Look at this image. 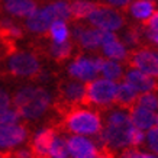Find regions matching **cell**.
Listing matches in <instances>:
<instances>
[{"label":"cell","instance_id":"obj_1","mask_svg":"<svg viewBox=\"0 0 158 158\" xmlns=\"http://www.w3.org/2000/svg\"><path fill=\"white\" fill-rule=\"evenodd\" d=\"M134 125L131 122L129 112L123 109L110 110L106 116V125L96 135V142L110 151H123L131 147V135Z\"/></svg>","mask_w":158,"mask_h":158},{"label":"cell","instance_id":"obj_2","mask_svg":"<svg viewBox=\"0 0 158 158\" xmlns=\"http://www.w3.org/2000/svg\"><path fill=\"white\" fill-rule=\"evenodd\" d=\"M52 102L51 93L44 87L25 86L20 87L12 97V105L18 109L20 118L26 120L39 119L49 109Z\"/></svg>","mask_w":158,"mask_h":158},{"label":"cell","instance_id":"obj_3","mask_svg":"<svg viewBox=\"0 0 158 158\" xmlns=\"http://www.w3.org/2000/svg\"><path fill=\"white\" fill-rule=\"evenodd\" d=\"M65 126L71 134L96 136L103 128V122L94 110L81 107V109H74L68 113Z\"/></svg>","mask_w":158,"mask_h":158},{"label":"cell","instance_id":"obj_4","mask_svg":"<svg viewBox=\"0 0 158 158\" xmlns=\"http://www.w3.org/2000/svg\"><path fill=\"white\" fill-rule=\"evenodd\" d=\"M116 87H118V81L105 77H96L94 80L87 83L86 100L99 107L110 106L116 102Z\"/></svg>","mask_w":158,"mask_h":158},{"label":"cell","instance_id":"obj_5","mask_svg":"<svg viewBox=\"0 0 158 158\" xmlns=\"http://www.w3.org/2000/svg\"><path fill=\"white\" fill-rule=\"evenodd\" d=\"M71 36L76 39V42L87 51H94L100 49V47L106 41L116 36L113 31H106V29H99L94 26H84V25H76L71 29Z\"/></svg>","mask_w":158,"mask_h":158},{"label":"cell","instance_id":"obj_6","mask_svg":"<svg viewBox=\"0 0 158 158\" xmlns=\"http://www.w3.org/2000/svg\"><path fill=\"white\" fill-rule=\"evenodd\" d=\"M105 57H89V55H80L74 58L67 67L68 76L83 83H90L96 77L100 76L102 62Z\"/></svg>","mask_w":158,"mask_h":158},{"label":"cell","instance_id":"obj_7","mask_svg":"<svg viewBox=\"0 0 158 158\" xmlns=\"http://www.w3.org/2000/svg\"><path fill=\"white\" fill-rule=\"evenodd\" d=\"M87 22L90 26L106 31L118 32L123 28L125 19L122 13L112 6H96L93 12L87 16Z\"/></svg>","mask_w":158,"mask_h":158},{"label":"cell","instance_id":"obj_8","mask_svg":"<svg viewBox=\"0 0 158 158\" xmlns=\"http://www.w3.org/2000/svg\"><path fill=\"white\" fill-rule=\"evenodd\" d=\"M6 65L12 76L20 77V78L34 77L41 70V64L36 55L28 51H18V52L10 54Z\"/></svg>","mask_w":158,"mask_h":158},{"label":"cell","instance_id":"obj_9","mask_svg":"<svg viewBox=\"0 0 158 158\" xmlns=\"http://www.w3.org/2000/svg\"><path fill=\"white\" fill-rule=\"evenodd\" d=\"M57 19L58 16L57 12H55V7H54L52 3H49V5L44 6L41 9L36 7L34 13H31L25 19V26L32 34H47L51 23Z\"/></svg>","mask_w":158,"mask_h":158},{"label":"cell","instance_id":"obj_10","mask_svg":"<svg viewBox=\"0 0 158 158\" xmlns=\"http://www.w3.org/2000/svg\"><path fill=\"white\" fill-rule=\"evenodd\" d=\"M68 152L73 158H97L100 154V148L94 139L87 135L73 134L67 138Z\"/></svg>","mask_w":158,"mask_h":158},{"label":"cell","instance_id":"obj_11","mask_svg":"<svg viewBox=\"0 0 158 158\" xmlns=\"http://www.w3.org/2000/svg\"><path fill=\"white\" fill-rule=\"evenodd\" d=\"M28 139V131L23 125L12 123L0 128V151H10L22 147Z\"/></svg>","mask_w":158,"mask_h":158},{"label":"cell","instance_id":"obj_12","mask_svg":"<svg viewBox=\"0 0 158 158\" xmlns=\"http://www.w3.org/2000/svg\"><path fill=\"white\" fill-rule=\"evenodd\" d=\"M132 67L157 78L158 77V52L151 48L136 49L131 57Z\"/></svg>","mask_w":158,"mask_h":158},{"label":"cell","instance_id":"obj_13","mask_svg":"<svg viewBox=\"0 0 158 158\" xmlns=\"http://www.w3.org/2000/svg\"><path fill=\"white\" fill-rule=\"evenodd\" d=\"M123 80L129 83L139 94H141V93H147V91L155 90V86H157L154 77L145 74V73H142L141 70H138V68H135V67L129 68L128 71L125 73Z\"/></svg>","mask_w":158,"mask_h":158},{"label":"cell","instance_id":"obj_14","mask_svg":"<svg viewBox=\"0 0 158 158\" xmlns=\"http://www.w3.org/2000/svg\"><path fill=\"white\" fill-rule=\"evenodd\" d=\"M2 5L6 13L18 19H26L38 7L35 0H3Z\"/></svg>","mask_w":158,"mask_h":158},{"label":"cell","instance_id":"obj_15","mask_svg":"<svg viewBox=\"0 0 158 158\" xmlns=\"http://www.w3.org/2000/svg\"><path fill=\"white\" fill-rule=\"evenodd\" d=\"M155 113L157 112H152V110L147 109V107H142V106L135 103L134 107L129 112V118L135 128L147 132L152 126H155Z\"/></svg>","mask_w":158,"mask_h":158},{"label":"cell","instance_id":"obj_16","mask_svg":"<svg viewBox=\"0 0 158 158\" xmlns=\"http://www.w3.org/2000/svg\"><path fill=\"white\" fill-rule=\"evenodd\" d=\"M102 54L105 58H109V60H116V61H125L129 52H128V47L122 42V39H119L118 36H113L110 38L109 41H106L103 45L100 47Z\"/></svg>","mask_w":158,"mask_h":158},{"label":"cell","instance_id":"obj_17","mask_svg":"<svg viewBox=\"0 0 158 158\" xmlns=\"http://www.w3.org/2000/svg\"><path fill=\"white\" fill-rule=\"evenodd\" d=\"M129 15L138 22H148L155 13V2L154 0H132L128 6Z\"/></svg>","mask_w":158,"mask_h":158},{"label":"cell","instance_id":"obj_18","mask_svg":"<svg viewBox=\"0 0 158 158\" xmlns=\"http://www.w3.org/2000/svg\"><path fill=\"white\" fill-rule=\"evenodd\" d=\"M55 132L49 128H41L34 134L32 136V151L34 154L39 155V157H45L48 155L49 145L52 142Z\"/></svg>","mask_w":158,"mask_h":158},{"label":"cell","instance_id":"obj_19","mask_svg":"<svg viewBox=\"0 0 158 158\" xmlns=\"http://www.w3.org/2000/svg\"><path fill=\"white\" fill-rule=\"evenodd\" d=\"M87 84L78 80H70L62 84V97L68 103H81L86 100Z\"/></svg>","mask_w":158,"mask_h":158},{"label":"cell","instance_id":"obj_20","mask_svg":"<svg viewBox=\"0 0 158 158\" xmlns=\"http://www.w3.org/2000/svg\"><path fill=\"white\" fill-rule=\"evenodd\" d=\"M138 96H139V93L128 81L123 80V81L118 83V87H116V102L120 106L128 107V106L135 105Z\"/></svg>","mask_w":158,"mask_h":158},{"label":"cell","instance_id":"obj_21","mask_svg":"<svg viewBox=\"0 0 158 158\" xmlns=\"http://www.w3.org/2000/svg\"><path fill=\"white\" fill-rule=\"evenodd\" d=\"M125 71L120 61H116V60H109V58H105L103 62H102V68H100V76L105 77V78H109V80H113V81H119L120 78L123 77Z\"/></svg>","mask_w":158,"mask_h":158},{"label":"cell","instance_id":"obj_22","mask_svg":"<svg viewBox=\"0 0 158 158\" xmlns=\"http://www.w3.org/2000/svg\"><path fill=\"white\" fill-rule=\"evenodd\" d=\"M48 34L52 39V42H64V41H70L71 38V29L68 28L67 20L57 19L54 20L48 29Z\"/></svg>","mask_w":158,"mask_h":158},{"label":"cell","instance_id":"obj_23","mask_svg":"<svg viewBox=\"0 0 158 158\" xmlns=\"http://www.w3.org/2000/svg\"><path fill=\"white\" fill-rule=\"evenodd\" d=\"M96 3L91 0H73L70 3L71 16L76 19H87V16L96 7Z\"/></svg>","mask_w":158,"mask_h":158},{"label":"cell","instance_id":"obj_24","mask_svg":"<svg viewBox=\"0 0 158 158\" xmlns=\"http://www.w3.org/2000/svg\"><path fill=\"white\" fill-rule=\"evenodd\" d=\"M48 157H51V158H68L70 157L67 139L55 134L52 142H51V145H49Z\"/></svg>","mask_w":158,"mask_h":158},{"label":"cell","instance_id":"obj_25","mask_svg":"<svg viewBox=\"0 0 158 158\" xmlns=\"http://www.w3.org/2000/svg\"><path fill=\"white\" fill-rule=\"evenodd\" d=\"M71 51H73V45L70 41L52 42L51 47H49V54L55 60H67L71 55Z\"/></svg>","mask_w":158,"mask_h":158},{"label":"cell","instance_id":"obj_26","mask_svg":"<svg viewBox=\"0 0 158 158\" xmlns=\"http://www.w3.org/2000/svg\"><path fill=\"white\" fill-rule=\"evenodd\" d=\"M136 105L147 107V109L157 112L158 110V94H155L152 91H147V93H141L136 99Z\"/></svg>","mask_w":158,"mask_h":158},{"label":"cell","instance_id":"obj_27","mask_svg":"<svg viewBox=\"0 0 158 158\" xmlns=\"http://www.w3.org/2000/svg\"><path fill=\"white\" fill-rule=\"evenodd\" d=\"M20 120V113L18 112L16 107H6V109L0 110V128L6 126V125H12V123H18Z\"/></svg>","mask_w":158,"mask_h":158},{"label":"cell","instance_id":"obj_28","mask_svg":"<svg viewBox=\"0 0 158 158\" xmlns=\"http://www.w3.org/2000/svg\"><path fill=\"white\" fill-rule=\"evenodd\" d=\"M0 29L5 31L10 38H20L23 35V31L18 23H15L10 18H3L0 19Z\"/></svg>","mask_w":158,"mask_h":158},{"label":"cell","instance_id":"obj_29","mask_svg":"<svg viewBox=\"0 0 158 158\" xmlns=\"http://www.w3.org/2000/svg\"><path fill=\"white\" fill-rule=\"evenodd\" d=\"M145 145H147L148 151H151V152L155 154L158 157V126L157 125L145 132Z\"/></svg>","mask_w":158,"mask_h":158},{"label":"cell","instance_id":"obj_30","mask_svg":"<svg viewBox=\"0 0 158 158\" xmlns=\"http://www.w3.org/2000/svg\"><path fill=\"white\" fill-rule=\"evenodd\" d=\"M141 41V32L138 29H126L122 34V42L128 48H136Z\"/></svg>","mask_w":158,"mask_h":158},{"label":"cell","instance_id":"obj_31","mask_svg":"<svg viewBox=\"0 0 158 158\" xmlns=\"http://www.w3.org/2000/svg\"><path fill=\"white\" fill-rule=\"evenodd\" d=\"M122 157L125 158H157L155 154L151 151H142L139 149V147H129L122 151Z\"/></svg>","mask_w":158,"mask_h":158},{"label":"cell","instance_id":"obj_32","mask_svg":"<svg viewBox=\"0 0 158 158\" xmlns=\"http://www.w3.org/2000/svg\"><path fill=\"white\" fill-rule=\"evenodd\" d=\"M144 35L152 45L158 47V31L157 29H152V28H149V26H147L144 31Z\"/></svg>","mask_w":158,"mask_h":158},{"label":"cell","instance_id":"obj_33","mask_svg":"<svg viewBox=\"0 0 158 158\" xmlns=\"http://www.w3.org/2000/svg\"><path fill=\"white\" fill-rule=\"evenodd\" d=\"M9 106H12V97H10L6 91L0 90V110L6 109V107H9Z\"/></svg>","mask_w":158,"mask_h":158},{"label":"cell","instance_id":"obj_34","mask_svg":"<svg viewBox=\"0 0 158 158\" xmlns=\"http://www.w3.org/2000/svg\"><path fill=\"white\" fill-rule=\"evenodd\" d=\"M106 3L112 7H116V9H122V7H126L129 6V3L132 0H105Z\"/></svg>","mask_w":158,"mask_h":158},{"label":"cell","instance_id":"obj_35","mask_svg":"<svg viewBox=\"0 0 158 158\" xmlns=\"http://www.w3.org/2000/svg\"><path fill=\"white\" fill-rule=\"evenodd\" d=\"M16 157L18 158H31L34 157V151L32 149H28V148H20L16 151Z\"/></svg>","mask_w":158,"mask_h":158},{"label":"cell","instance_id":"obj_36","mask_svg":"<svg viewBox=\"0 0 158 158\" xmlns=\"http://www.w3.org/2000/svg\"><path fill=\"white\" fill-rule=\"evenodd\" d=\"M148 23L149 28H152V29H157L158 31V12H155V13L151 16V19L147 22Z\"/></svg>","mask_w":158,"mask_h":158},{"label":"cell","instance_id":"obj_37","mask_svg":"<svg viewBox=\"0 0 158 158\" xmlns=\"http://www.w3.org/2000/svg\"><path fill=\"white\" fill-rule=\"evenodd\" d=\"M155 125L158 126V110H157V113H155Z\"/></svg>","mask_w":158,"mask_h":158},{"label":"cell","instance_id":"obj_38","mask_svg":"<svg viewBox=\"0 0 158 158\" xmlns=\"http://www.w3.org/2000/svg\"><path fill=\"white\" fill-rule=\"evenodd\" d=\"M0 157H2V151H0Z\"/></svg>","mask_w":158,"mask_h":158},{"label":"cell","instance_id":"obj_39","mask_svg":"<svg viewBox=\"0 0 158 158\" xmlns=\"http://www.w3.org/2000/svg\"><path fill=\"white\" fill-rule=\"evenodd\" d=\"M154 2H158V0H154Z\"/></svg>","mask_w":158,"mask_h":158}]
</instances>
